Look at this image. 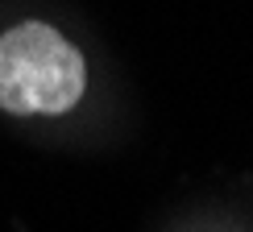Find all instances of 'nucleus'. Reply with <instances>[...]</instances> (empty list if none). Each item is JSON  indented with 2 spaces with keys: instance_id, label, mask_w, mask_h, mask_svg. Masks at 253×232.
Returning a JSON list of instances; mask_svg holds the SVG:
<instances>
[{
  "instance_id": "nucleus-1",
  "label": "nucleus",
  "mask_w": 253,
  "mask_h": 232,
  "mask_svg": "<svg viewBox=\"0 0 253 232\" xmlns=\"http://www.w3.org/2000/svg\"><path fill=\"white\" fill-rule=\"evenodd\" d=\"M87 87V62L46 21L0 34V108L13 116L71 112Z\"/></svg>"
}]
</instances>
